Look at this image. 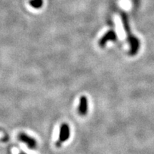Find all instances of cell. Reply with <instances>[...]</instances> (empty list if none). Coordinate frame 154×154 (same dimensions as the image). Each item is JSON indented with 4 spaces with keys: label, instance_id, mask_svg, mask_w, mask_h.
<instances>
[{
    "label": "cell",
    "instance_id": "1",
    "mask_svg": "<svg viewBox=\"0 0 154 154\" xmlns=\"http://www.w3.org/2000/svg\"><path fill=\"white\" fill-rule=\"evenodd\" d=\"M123 22H124V25L125 27V30L126 31V32L128 34V40H129L130 44H131V54L132 55H134L137 52L138 47H139V44H138V42L133 36L131 34H130L129 29H128V22H127L126 18L125 17V15H123Z\"/></svg>",
    "mask_w": 154,
    "mask_h": 154
},
{
    "label": "cell",
    "instance_id": "2",
    "mask_svg": "<svg viewBox=\"0 0 154 154\" xmlns=\"http://www.w3.org/2000/svg\"><path fill=\"white\" fill-rule=\"evenodd\" d=\"M69 136H70V128H69L68 124H61L60 131H59V138L57 142V146H60L61 144L69 139Z\"/></svg>",
    "mask_w": 154,
    "mask_h": 154
},
{
    "label": "cell",
    "instance_id": "3",
    "mask_svg": "<svg viewBox=\"0 0 154 154\" xmlns=\"http://www.w3.org/2000/svg\"><path fill=\"white\" fill-rule=\"evenodd\" d=\"M18 139L21 142L26 144L28 148L30 149H35L36 147V141L34 138L28 136L24 133H20L18 136Z\"/></svg>",
    "mask_w": 154,
    "mask_h": 154
},
{
    "label": "cell",
    "instance_id": "4",
    "mask_svg": "<svg viewBox=\"0 0 154 154\" xmlns=\"http://www.w3.org/2000/svg\"><path fill=\"white\" fill-rule=\"evenodd\" d=\"M88 112V100L86 96H82L79 100V113L81 116H85Z\"/></svg>",
    "mask_w": 154,
    "mask_h": 154
},
{
    "label": "cell",
    "instance_id": "5",
    "mask_svg": "<svg viewBox=\"0 0 154 154\" xmlns=\"http://www.w3.org/2000/svg\"><path fill=\"white\" fill-rule=\"evenodd\" d=\"M116 39V35L115 32H113V31H109V32H107V33L101 38V40H100L99 42V45L101 46V47H103L105 46V44H106L107 42L111 41V40L115 41Z\"/></svg>",
    "mask_w": 154,
    "mask_h": 154
},
{
    "label": "cell",
    "instance_id": "6",
    "mask_svg": "<svg viewBox=\"0 0 154 154\" xmlns=\"http://www.w3.org/2000/svg\"><path fill=\"white\" fill-rule=\"evenodd\" d=\"M29 4L34 8L38 9L42 7V5H43V0H31Z\"/></svg>",
    "mask_w": 154,
    "mask_h": 154
},
{
    "label": "cell",
    "instance_id": "7",
    "mask_svg": "<svg viewBox=\"0 0 154 154\" xmlns=\"http://www.w3.org/2000/svg\"><path fill=\"white\" fill-rule=\"evenodd\" d=\"M18 154H26V153H24V152H20V153H19Z\"/></svg>",
    "mask_w": 154,
    "mask_h": 154
}]
</instances>
